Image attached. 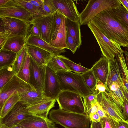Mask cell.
Masks as SVG:
<instances>
[{
    "label": "cell",
    "mask_w": 128,
    "mask_h": 128,
    "mask_svg": "<svg viewBox=\"0 0 128 128\" xmlns=\"http://www.w3.org/2000/svg\"><path fill=\"white\" fill-rule=\"evenodd\" d=\"M121 4L119 0H89L84 9L80 14V26L87 25L102 11Z\"/></svg>",
    "instance_id": "4"
},
{
    "label": "cell",
    "mask_w": 128,
    "mask_h": 128,
    "mask_svg": "<svg viewBox=\"0 0 128 128\" xmlns=\"http://www.w3.org/2000/svg\"><path fill=\"white\" fill-rule=\"evenodd\" d=\"M26 45V38L24 36H16L8 38L3 47L1 49L6 50L18 54Z\"/></svg>",
    "instance_id": "24"
},
{
    "label": "cell",
    "mask_w": 128,
    "mask_h": 128,
    "mask_svg": "<svg viewBox=\"0 0 128 128\" xmlns=\"http://www.w3.org/2000/svg\"><path fill=\"white\" fill-rule=\"evenodd\" d=\"M97 101L106 114L117 121L128 122L124 116L122 110L106 93L101 92L97 95Z\"/></svg>",
    "instance_id": "10"
},
{
    "label": "cell",
    "mask_w": 128,
    "mask_h": 128,
    "mask_svg": "<svg viewBox=\"0 0 128 128\" xmlns=\"http://www.w3.org/2000/svg\"><path fill=\"white\" fill-rule=\"evenodd\" d=\"M82 97L73 92L62 91L56 99L60 109L69 112L86 114Z\"/></svg>",
    "instance_id": "5"
},
{
    "label": "cell",
    "mask_w": 128,
    "mask_h": 128,
    "mask_svg": "<svg viewBox=\"0 0 128 128\" xmlns=\"http://www.w3.org/2000/svg\"><path fill=\"white\" fill-rule=\"evenodd\" d=\"M54 14L36 18L40 25V37L48 43L52 40L54 31L55 23Z\"/></svg>",
    "instance_id": "18"
},
{
    "label": "cell",
    "mask_w": 128,
    "mask_h": 128,
    "mask_svg": "<svg viewBox=\"0 0 128 128\" xmlns=\"http://www.w3.org/2000/svg\"><path fill=\"white\" fill-rule=\"evenodd\" d=\"M30 58V76L29 84L36 90L43 93L47 66H40Z\"/></svg>",
    "instance_id": "11"
},
{
    "label": "cell",
    "mask_w": 128,
    "mask_h": 128,
    "mask_svg": "<svg viewBox=\"0 0 128 128\" xmlns=\"http://www.w3.org/2000/svg\"><path fill=\"white\" fill-rule=\"evenodd\" d=\"M34 89L29 84L15 75L0 90V111L6 100L15 92H17L20 94Z\"/></svg>",
    "instance_id": "8"
},
{
    "label": "cell",
    "mask_w": 128,
    "mask_h": 128,
    "mask_svg": "<svg viewBox=\"0 0 128 128\" xmlns=\"http://www.w3.org/2000/svg\"><path fill=\"white\" fill-rule=\"evenodd\" d=\"M15 75L12 66L0 69V90Z\"/></svg>",
    "instance_id": "32"
},
{
    "label": "cell",
    "mask_w": 128,
    "mask_h": 128,
    "mask_svg": "<svg viewBox=\"0 0 128 128\" xmlns=\"http://www.w3.org/2000/svg\"><path fill=\"white\" fill-rule=\"evenodd\" d=\"M89 117L91 122H100L101 119L97 112L90 115Z\"/></svg>",
    "instance_id": "47"
},
{
    "label": "cell",
    "mask_w": 128,
    "mask_h": 128,
    "mask_svg": "<svg viewBox=\"0 0 128 128\" xmlns=\"http://www.w3.org/2000/svg\"><path fill=\"white\" fill-rule=\"evenodd\" d=\"M108 71L105 86L106 89L113 82L118 84L120 86H124L122 68L119 59L116 56L114 60H108Z\"/></svg>",
    "instance_id": "14"
},
{
    "label": "cell",
    "mask_w": 128,
    "mask_h": 128,
    "mask_svg": "<svg viewBox=\"0 0 128 128\" xmlns=\"http://www.w3.org/2000/svg\"><path fill=\"white\" fill-rule=\"evenodd\" d=\"M47 66L56 72L62 71H69L64 63L56 56H53Z\"/></svg>",
    "instance_id": "33"
},
{
    "label": "cell",
    "mask_w": 128,
    "mask_h": 128,
    "mask_svg": "<svg viewBox=\"0 0 128 128\" xmlns=\"http://www.w3.org/2000/svg\"><path fill=\"white\" fill-rule=\"evenodd\" d=\"M98 110L97 113L101 119L106 116V114L102 107L98 102Z\"/></svg>",
    "instance_id": "49"
},
{
    "label": "cell",
    "mask_w": 128,
    "mask_h": 128,
    "mask_svg": "<svg viewBox=\"0 0 128 128\" xmlns=\"http://www.w3.org/2000/svg\"><path fill=\"white\" fill-rule=\"evenodd\" d=\"M50 120L65 128H90L91 122L86 114L66 111L59 108L50 111Z\"/></svg>",
    "instance_id": "2"
},
{
    "label": "cell",
    "mask_w": 128,
    "mask_h": 128,
    "mask_svg": "<svg viewBox=\"0 0 128 128\" xmlns=\"http://www.w3.org/2000/svg\"><path fill=\"white\" fill-rule=\"evenodd\" d=\"M115 121L117 128H128V122Z\"/></svg>",
    "instance_id": "50"
},
{
    "label": "cell",
    "mask_w": 128,
    "mask_h": 128,
    "mask_svg": "<svg viewBox=\"0 0 128 128\" xmlns=\"http://www.w3.org/2000/svg\"><path fill=\"white\" fill-rule=\"evenodd\" d=\"M120 2L128 11V0H119Z\"/></svg>",
    "instance_id": "53"
},
{
    "label": "cell",
    "mask_w": 128,
    "mask_h": 128,
    "mask_svg": "<svg viewBox=\"0 0 128 128\" xmlns=\"http://www.w3.org/2000/svg\"><path fill=\"white\" fill-rule=\"evenodd\" d=\"M94 90L97 91L98 92V94L101 92H106V88L104 84L100 81L98 80Z\"/></svg>",
    "instance_id": "44"
},
{
    "label": "cell",
    "mask_w": 128,
    "mask_h": 128,
    "mask_svg": "<svg viewBox=\"0 0 128 128\" xmlns=\"http://www.w3.org/2000/svg\"><path fill=\"white\" fill-rule=\"evenodd\" d=\"M61 91H67L78 94L82 97L92 93L86 85L82 74L70 71L56 72Z\"/></svg>",
    "instance_id": "3"
},
{
    "label": "cell",
    "mask_w": 128,
    "mask_h": 128,
    "mask_svg": "<svg viewBox=\"0 0 128 128\" xmlns=\"http://www.w3.org/2000/svg\"><path fill=\"white\" fill-rule=\"evenodd\" d=\"M27 52L26 46L17 54L12 68L16 75L19 72L24 62Z\"/></svg>",
    "instance_id": "31"
},
{
    "label": "cell",
    "mask_w": 128,
    "mask_h": 128,
    "mask_svg": "<svg viewBox=\"0 0 128 128\" xmlns=\"http://www.w3.org/2000/svg\"><path fill=\"white\" fill-rule=\"evenodd\" d=\"M21 128H55V123L48 118L32 115L16 124Z\"/></svg>",
    "instance_id": "16"
},
{
    "label": "cell",
    "mask_w": 128,
    "mask_h": 128,
    "mask_svg": "<svg viewBox=\"0 0 128 128\" xmlns=\"http://www.w3.org/2000/svg\"><path fill=\"white\" fill-rule=\"evenodd\" d=\"M122 112L124 118L126 120L128 121V102L126 100L124 104Z\"/></svg>",
    "instance_id": "45"
},
{
    "label": "cell",
    "mask_w": 128,
    "mask_h": 128,
    "mask_svg": "<svg viewBox=\"0 0 128 128\" xmlns=\"http://www.w3.org/2000/svg\"><path fill=\"white\" fill-rule=\"evenodd\" d=\"M87 25L98 43L103 56L109 60H114L117 54L122 50L120 45L109 39L92 22Z\"/></svg>",
    "instance_id": "6"
},
{
    "label": "cell",
    "mask_w": 128,
    "mask_h": 128,
    "mask_svg": "<svg viewBox=\"0 0 128 128\" xmlns=\"http://www.w3.org/2000/svg\"><path fill=\"white\" fill-rule=\"evenodd\" d=\"M40 9L44 16L54 15L57 11L52 0H44Z\"/></svg>",
    "instance_id": "39"
},
{
    "label": "cell",
    "mask_w": 128,
    "mask_h": 128,
    "mask_svg": "<svg viewBox=\"0 0 128 128\" xmlns=\"http://www.w3.org/2000/svg\"><path fill=\"white\" fill-rule=\"evenodd\" d=\"M122 87L124 92L125 98L128 102V92L125 86Z\"/></svg>",
    "instance_id": "54"
},
{
    "label": "cell",
    "mask_w": 128,
    "mask_h": 128,
    "mask_svg": "<svg viewBox=\"0 0 128 128\" xmlns=\"http://www.w3.org/2000/svg\"><path fill=\"white\" fill-rule=\"evenodd\" d=\"M26 108L19 102L5 117L0 119L4 124L10 127L32 116L26 110Z\"/></svg>",
    "instance_id": "15"
},
{
    "label": "cell",
    "mask_w": 128,
    "mask_h": 128,
    "mask_svg": "<svg viewBox=\"0 0 128 128\" xmlns=\"http://www.w3.org/2000/svg\"><path fill=\"white\" fill-rule=\"evenodd\" d=\"M113 8L102 11L91 22L109 39L120 46L126 47L128 44V26L117 16Z\"/></svg>",
    "instance_id": "1"
},
{
    "label": "cell",
    "mask_w": 128,
    "mask_h": 128,
    "mask_svg": "<svg viewBox=\"0 0 128 128\" xmlns=\"http://www.w3.org/2000/svg\"><path fill=\"white\" fill-rule=\"evenodd\" d=\"M90 128H102L100 122L96 123L91 122Z\"/></svg>",
    "instance_id": "52"
},
{
    "label": "cell",
    "mask_w": 128,
    "mask_h": 128,
    "mask_svg": "<svg viewBox=\"0 0 128 128\" xmlns=\"http://www.w3.org/2000/svg\"><path fill=\"white\" fill-rule=\"evenodd\" d=\"M17 54L6 50H0V69L12 66Z\"/></svg>",
    "instance_id": "27"
},
{
    "label": "cell",
    "mask_w": 128,
    "mask_h": 128,
    "mask_svg": "<svg viewBox=\"0 0 128 128\" xmlns=\"http://www.w3.org/2000/svg\"><path fill=\"white\" fill-rule=\"evenodd\" d=\"M0 128H10L0 120Z\"/></svg>",
    "instance_id": "57"
},
{
    "label": "cell",
    "mask_w": 128,
    "mask_h": 128,
    "mask_svg": "<svg viewBox=\"0 0 128 128\" xmlns=\"http://www.w3.org/2000/svg\"><path fill=\"white\" fill-rule=\"evenodd\" d=\"M32 4L35 7L38 8H41L43 3L44 0H25Z\"/></svg>",
    "instance_id": "46"
},
{
    "label": "cell",
    "mask_w": 128,
    "mask_h": 128,
    "mask_svg": "<svg viewBox=\"0 0 128 128\" xmlns=\"http://www.w3.org/2000/svg\"><path fill=\"white\" fill-rule=\"evenodd\" d=\"M65 18L64 16L56 39L51 40L49 43L56 48L62 49L67 48Z\"/></svg>",
    "instance_id": "25"
},
{
    "label": "cell",
    "mask_w": 128,
    "mask_h": 128,
    "mask_svg": "<svg viewBox=\"0 0 128 128\" xmlns=\"http://www.w3.org/2000/svg\"><path fill=\"white\" fill-rule=\"evenodd\" d=\"M30 58L27 50L26 58L22 68L18 74L19 78L29 83L30 76Z\"/></svg>",
    "instance_id": "30"
},
{
    "label": "cell",
    "mask_w": 128,
    "mask_h": 128,
    "mask_svg": "<svg viewBox=\"0 0 128 128\" xmlns=\"http://www.w3.org/2000/svg\"><path fill=\"white\" fill-rule=\"evenodd\" d=\"M27 50L34 62L38 66H47L53 55L50 53L37 46L26 44Z\"/></svg>",
    "instance_id": "17"
},
{
    "label": "cell",
    "mask_w": 128,
    "mask_h": 128,
    "mask_svg": "<svg viewBox=\"0 0 128 128\" xmlns=\"http://www.w3.org/2000/svg\"><path fill=\"white\" fill-rule=\"evenodd\" d=\"M8 38L4 33H0V48L4 46Z\"/></svg>",
    "instance_id": "48"
},
{
    "label": "cell",
    "mask_w": 128,
    "mask_h": 128,
    "mask_svg": "<svg viewBox=\"0 0 128 128\" xmlns=\"http://www.w3.org/2000/svg\"><path fill=\"white\" fill-rule=\"evenodd\" d=\"M57 11L66 18L74 22L80 20V13L73 0H52Z\"/></svg>",
    "instance_id": "13"
},
{
    "label": "cell",
    "mask_w": 128,
    "mask_h": 128,
    "mask_svg": "<svg viewBox=\"0 0 128 128\" xmlns=\"http://www.w3.org/2000/svg\"><path fill=\"white\" fill-rule=\"evenodd\" d=\"M56 99H50L36 104L26 108V110L32 115L45 118L48 116L50 110L55 106Z\"/></svg>",
    "instance_id": "19"
},
{
    "label": "cell",
    "mask_w": 128,
    "mask_h": 128,
    "mask_svg": "<svg viewBox=\"0 0 128 128\" xmlns=\"http://www.w3.org/2000/svg\"><path fill=\"white\" fill-rule=\"evenodd\" d=\"M101 119L100 122L102 128H117L115 120L109 116Z\"/></svg>",
    "instance_id": "42"
},
{
    "label": "cell",
    "mask_w": 128,
    "mask_h": 128,
    "mask_svg": "<svg viewBox=\"0 0 128 128\" xmlns=\"http://www.w3.org/2000/svg\"><path fill=\"white\" fill-rule=\"evenodd\" d=\"M54 25L51 40H54L56 39L64 16L57 11L54 14Z\"/></svg>",
    "instance_id": "41"
},
{
    "label": "cell",
    "mask_w": 128,
    "mask_h": 128,
    "mask_svg": "<svg viewBox=\"0 0 128 128\" xmlns=\"http://www.w3.org/2000/svg\"><path fill=\"white\" fill-rule=\"evenodd\" d=\"M126 47V50H128V44L127 45Z\"/></svg>",
    "instance_id": "59"
},
{
    "label": "cell",
    "mask_w": 128,
    "mask_h": 128,
    "mask_svg": "<svg viewBox=\"0 0 128 128\" xmlns=\"http://www.w3.org/2000/svg\"><path fill=\"white\" fill-rule=\"evenodd\" d=\"M9 128H21L16 125H14Z\"/></svg>",
    "instance_id": "58"
},
{
    "label": "cell",
    "mask_w": 128,
    "mask_h": 128,
    "mask_svg": "<svg viewBox=\"0 0 128 128\" xmlns=\"http://www.w3.org/2000/svg\"><path fill=\"white\" fill-rule=\"evenodd\" d=\"M109 68L108 60L103 56L92 66V70L97 80L105 85L108 76Z\"/></svg>",
    "instance_id": "22"
},
{
    "label": "cell",
    "mask_w": 128,
    "mask_h": 128,
    "mask_svg": "<svg viewBox=\"0 0 128 128\" xmlns=\"http://www.w3.org/2000/svg\"><path fill=\"white\" fill-rule=\"evenodd\" d=\"M2 16L18 19L28 24L36 18L33 14L14 0H10L0 6V16Z\"/></svg>",
    "instance_id": "9"
},
{
    "label": "cell",
    "mask_w": 128,
    "mask_h": 128,
    "mask_svg": "<svg viewBox=\"0 0 128 128\" xmlns=\"http://www.w3.org/2000/svg\"><path fill=\"white\" fill-rule=\"evenodd\" d=\"M14 2L25 8L28 11L33 14L36 17L38 18L44 16L40 8H36L31 3L25 0H14Z\"/></svg>",
    "instance_id": "35"
},
{
    "label": "cell",
    "mask_w": 128,
    "mask_h": 128,
    "mask_svg": "<svg viewBox=\"0 0 128 128\" xmlns=\"http://www.w3.org/2000/svg\"><path fill=\"white\" fill-rule=\"evenodd\" d=\"M122 50L120 52L117 54L118 56L120 63L123 74L124 85L128 92V69Z\"/></svg>",
    "instance_id": "37"
},
{
    "label": "cell",
    "mask_w": 128,
    "mask_h": 128,
    "mask_svg": "<svg viewBox=\"0 0 128 128\" xmlns=\"http://www.w3.org/2000/svg\"><path fill=\"white\" fill-rule=\"evenodd\" d=\"M98 102H97L96 104H94L92 106L88 114V116L91 114L97 112L98 110Z\"/></svg>",
    "instance_id": "51"
},
{
    "label": "cell",
    "mask_w": 128,
    "mask_h": 128,
    "mask_svg": "<svg viewBox=\"0 0 128 128\" xmlns=\"http://www.w3.org/2000/svg\"><path fill=\"white\" fill-rule=\"evenodd\" d=\"M106 92L109 96L122 110L126 99L122 87L120 86L116 90H108Z\"/></svg>",
    "instance_id": "29"
},
{
    "label": "cell",
    "mask_w": 128,
    "mask_h": 128,
    "mask_svg": "<svg viewBox=\"0 0 128 128\" xmlns=\"http://www.w3.org/2000/svg\"><path fill=\"white\" fill-rule=\"evenodd\" d=\"M124 53L126 56V60L128 69V52L126 51H124Z\"/></svg>",
    "instance_id": "55"
},
{
    "label": "cell",
    "mask_w": 128,
    "mask_h": 128,
    "mask_svg": "<svg viewBox=\"0 0 128 128\" xmlns=\"http://www.w3.org/2000/svg\"><path fill=\"white\" fill-rule=\"evenodd\" d=\"M20 98L19 94L16 91L8 98L0 111V119L3 118L8 114L15 105L20 102Z\"/></svg>",
    "instance_id": "26"
},
{
    "label": "cell",
    "mask_w": 128,
    "mask_h": 128,
    "mask_svg": "<svg viewBox=\"0 0 128 128\" xmlns=\"http://www.w3.org/2000/svg\"><path fill=\"white\" fill-rule=\"evenodd\" d=\"M65 23L66 32L72 38L79 48L82 44L80 21L73 22L65 17Z\"/></svg>",
    "instance_id": "23"
},
{
    "label": "cell",
    "mask_w": 128,
    "mask_h": 128,
    "mask_svg": "<svg viewBox=\"0 0 128 128\" xmlns=\"http://www.w3.org/2000/svg\"><path fill=\"white\" fill-rule=\"evenodd\" d=\"M26 44L36 46L46 50L53 56L60 55L66 52L64 49L56 48L46 42L40 37L29 35L26 39Z\"/></svg>",
    "instance_id": "21"
},
{
    "label": "cell",
    "mask_w": 128,
    "mask_h": 128,
    "mask_svg": "<svg viewBox=\"0 0 128 128\" xmlns=\"http://www.w3.org/2000/svg\"><path fill=\"white\" fill-rule=\"evenodd\" d=\"M61 91L56 72L47 66L44 95L50 99L56 100Z\"/></svg>",
    "instance_id": "12"
},
{
    "label": "cell",
    "mask_w": 128,
    "mask_h": 128,
    "mask_svg": "<svg viewBox=\"0 0 128 128\" xmlns=\"http://www.w3.org/2000/svg\"><path fill=\"white\" fill-rule=\"evenodd\" d=\"M113 9L117 16L128 26V11L126 8L120 6Z\"/></svg>",
    "instance_id": "40"
},
{
    "label": "cell",
    "mask_w": 128,
    "mask_h": 128,
    "mask_svg": "<svg viewBox=\"0 0 128 128\" xmlns=\"http://www.w3.org/2000/svg\"><path fill=\"white\" fill-rule=\"evenodd\" d=\"M66 40L67 49L70 50L74 54L78 48V47L72 38L67 32Z\"/></svg>",
    "instance_id": "43"
},
{
    "label": "cell",
    "mask_w": 128,
    "mask_h": 128,
    "mask_svg": "<svg viewBox=\"0 0 128 128\" xmlns=\"http://www.w3.org/2000/svg\"><path fill=\"white\" fill-rule=\"evenodd\" d=\"M10 0H0V6L5 4Z\"/></svg>",
    "instance_id": "56"
},
{
    "label": "cell",
    "mask_w": 128,
    "mask_h": 128,
    "mask_svg": "<svg viewBox=\"0 0 128 128\" xmlns=\"http://www.w3.org/2000/svg\"><path fill=\"white\" fill-rule=\"evenodd\" d=\"M0 33H4L8 38L19 36H27L28 23L13 18L0 16Z\"/></svg>",
    "instance_id": "7"
},
{
    "label": "cell",
    "mask_w": 128,
    "mask_h": 128,
    "mask_svg": "<svg viewBox=\"0 0 128 128\" xmlns=\"http://www.w3.org/2000/svg\"><path fill=\"white\" fill-rule=\"evenodd\" d=\"M41 34L40 25L37 19L36 18L28 24L27 36L32 35L40 37Z\"/></svg>",
    "instance_id": "36"
},
{
    "label": "cell",
    "mask_w": 128,
    "mask_h": 128,
    "mask_svg": "<svg viewBox=\"0 0 128 128\" xmlns=\"http://www.w3.org/2000/svg\"><path fill=\"white\" fill-rule=\"evenodd\" d=\"M98 93V91L94 90L92 94L83 97L86 114L88 115L92 106L98 102L97 95Z\"/></svg>",
    "instance_id": "38"
},
{
    "label": "cell",
    "mask_w": 128,
    "mask_h": 128,
    "mask_svg": "<svg viewBox=\"0 0 128 128\" xmlns=\"http://www.w3.org/2000/svg\"><path fill=\"white\" fill-rule=\"evenodd\" d=\"M82 75L87 86L92 92H93L96 88L98 80L92 70L90 69Z\"/></svg>",
    "instance_id": "34"
},
{
    "label": "cell",
    "mask_w": 128,
    "mask_h": 128,
    "mask_svg": "<svg viewBox=\"0 0 128 128\" xmlns=\"http://www.w3.org/2000/svg\"><path fill=\"white\" fill-rule=\"evenodd\" d=\"M56 56L64 63L69 71L82 74L90 69L74 62L64 56L59 55Z\"/></svg>",
    "instance_id": "28"
},
{
    "label": "cell",
    "mask_w": 128,
    "mask_h": 128,
    "mask_svg": "<svg viewBox=\"0 0 128 128\" xmlns=\"http://www.w3.org/2000/svg\"><path fill=\"white\" fill-rule=\"evenodd\" d=\"M19 95L20 98V102L26 107L50 99L44 96L42 92L36 89L26 92Z\"/></svg>",
    "instance_id": "20"
}]
</instances>
